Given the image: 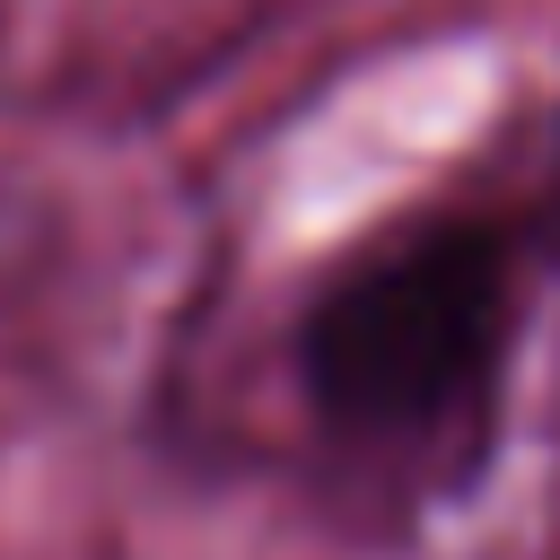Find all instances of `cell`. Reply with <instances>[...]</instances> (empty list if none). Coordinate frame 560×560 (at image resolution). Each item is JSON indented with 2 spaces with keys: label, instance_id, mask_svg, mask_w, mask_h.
Returning a JSON list of instances; mask_svg holds the SVG:
<instances>
[{
  "label": "cell",
  "instance_id": "obj_1",
  "mask_svg": "<svg viewBox=\"0 0 560 560\" xmlns=\"http://www.w3.org/2000/svg\"><path fill=\"white\" fill-rule=\"evenodd\" d=\"M534 280L508 201H429L341 245L289 306L298 420L368 534H411L490 481Z\"/></svg>",
  "mask_w": 560,
  "mask_h": 560
},
{
  "label": "cell",
  "instance_id": "obj_2",
  "mask_svg": "<svg viewBox=\"0 0 560 560\" xmlns=\"http://www.w3.org/2000/svg\"><path fill=\"white\" fill-rule=\"evenodd\" d=\"M508 210H516V228H525L534 271H542V280H560V105H551L542 149H534V175H525V192H516Z\"/></svg>",
  "mask_w": 560,
  "mask_h": 560
}]
</instances>
